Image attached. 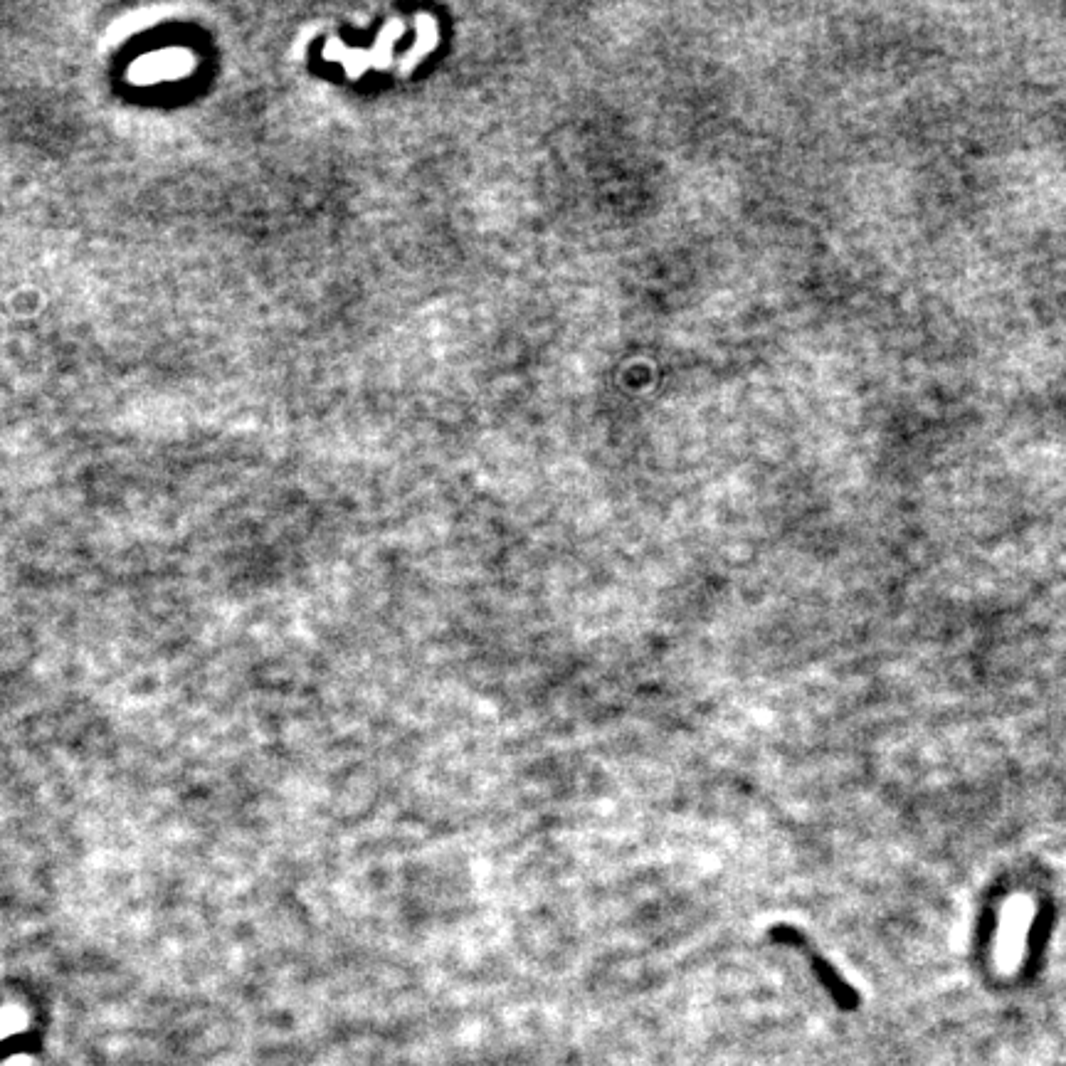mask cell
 I'll return each instance as SVG.
<instances>
[{
	"mask_svg": "<svg viewBox=\"0 0 1066 1066\" xmlns=\"http://www.w3.org/2000/svg\"><path fill=\"white\" fill-rule=\"evenodd\" d=\"M1032 904L1025 899L1012 901L1000 921V938H997V958L1002 965H1012L1020 958L1029 928H1032Z\"/></svg>",
	"mask_w": 1066,
	"mask_h": 1066,
	"instance_id": "cell-1",
	"label": "cell"
}]
</instances>
